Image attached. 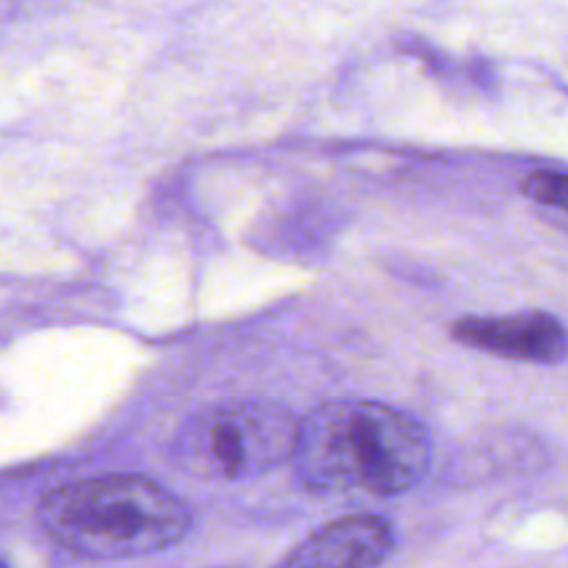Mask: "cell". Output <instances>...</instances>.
Here are the masks:
<instances>
[{"instance_id": "obj_3", "label": "cell", "mask_w": 568, "mask_h": 568, "mask_svg": "<svg viewBox=\"0 0 568 568\" xmlns=\"http://www.w3.org/2000/svg\"><path fill=\"white\" fill-rule=\"evenodd\" d=\"M300 422L270 399L211 405L183 422L172 442V464L200 480L236 483L292 460Z\"/></svg>"}, {"instance_id": "obj_2", "label": "cell", "mask_w": 568, "mask_h": 568, "mask_svg": "<svg viewBox=\"0 0 568 568\" xmlns=\"http://www.w3.org/2000/svg\"><path fill=\"white\" fill-rule=\"evenodd\" d=\"M39 521L59 547L78 558L128 560L181 544L192 514L150 477L109 475L44 494Z\"/></svg>"}, {"instance_id": "obj_5", "label": "cell", "mask_w": 568, "mask_h": 568, "mask_svg": "<svg viewBox=\"0 0 568 568\" xmlns=\"http://www.w3.org/2000/svg\"><path fill=\"white\" fill-rule=\"evenodd\" d=\"M394 544V527L381 516H347L305 538L275 568H377Z\"/></svg>"}, {"instance_id": "obj_4", "label": "cell", "mask_w": 568, "mask_h": 568, "mask_svg": "<svg viewBox=\"0 0 568 568\" xmlns=\"http://www.w3.org/2000/svg\"><path fill=\"white\" fill-rule=\"evenodd\" d=\"M455 342L471 349L525 361V364H564L568 358V331L555 316L530 311L510 316H466L453 325Z\"/></svg>"}, {"instance_id": "obj_7", "label": "cell", "mask_w": 568, "mask_h": 568, "mask_svg": "<svg viewBox=\"0 0 568 568\" xmlns=\"http://www.w3.org/2000/svg\"><path fill=\"white\" fill-rule=\"evenodd\" d=\"M0 568H6V566H3V564H0Z\"/></svg>"}, {"instance_id": "obj_1", "label": "cell", "mask_w": 568, "mask_h": 568, "mask_svg": "<svg viewBox=\"0 0 568 568\" xmlns=\"http://www.w3.org/2000/svg\"><path fill=\"white\" fill-rule=\"evenodd\" d=\"M433 442L419 419L369 399H336L300 422L292 466L305 491L397 497L430 471Z\"/></svg>"}, {"instance_id": "obj_6", "label": "cell", "mask_w": 568, "mask_h": 568, "mask_svg": "<svg viewBox=\"0 0 568 568\" xmlns=\"http://www.w3.org/2000/svg\"><path fill=\"white\" fill-rule=\"evenodd\" d=\"M521 189L536 203L549 205V209H560L568 214V172H532L530 178H525Z\"/></svg>"}]
</instances>
